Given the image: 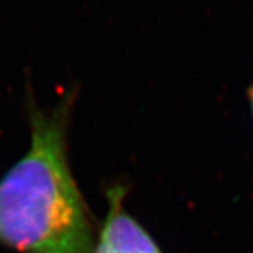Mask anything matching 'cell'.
<instances>
[{
	"instance_id": "6da1fadb",
	"label": "cell",
	"mask_w": 253,
	"mask_h": 253,
	"mask_svg": "<svg viewBox=\"0 0 253 253\" xmlns=\"http://www.w3.org/2000/svg\"><path fill=\"white\" fill-rule=\"evenodd\" d=\"M73 96L52 113L30 107L31 142L0 179V244L20 253H93L89 210L68 162Z\"/></svg>"
},
{
	"instance_id": "7a4b0ae2",
	"label": "cell",
	"mask_w": 253,
	"mask_h": 253,
	"mask_svg": "<svg viewBox=\"0 0 253 253\" xmlns=\"http://www.w3.org/2000/svg\"><path fill=\"white\" fill-rule=\"evenodd\" d=\"M93 253H162L155 239L124 208V190L109 191V214Z\"/></svg>"
},
{
	"instance_id": "3957f363",
	"label": "cell",
	"mask_w": 253,
	"mask_h": 253,
	"mask_svg": "<svg viewBox=\"0 0 253 253\" xmlns=\"http://www.w3.org/2000/svg\"><path fill=\"white\" fill-rule=\"evenodd\" d=\"M249 100H251V107H252V114H253V84L251 86V90H249Z\"/></svg>"
}]
</instances>
